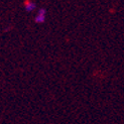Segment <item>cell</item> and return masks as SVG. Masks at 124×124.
Instances as JSON below:
<instances>
[{"label":"cell","mask_w":124,"mask_h":124,"mask_svg":"<svg viewBox=\"0 0 124 124\" xmlns=\"http://www.w3.org/2000/svg\"><path fill=\"white\" fill-rule=\"evenodd\" d=\"M45 14H46V10L45 9H39V13H38V16L35 17V22L38 23H41L45 21Z\"/></svg>","instance_id":"cell-1"},{"label":"cell","mask_w":124,"mask_h":124,"mask_svg":"<svg viewBox=\"0 0 124 124\" xmlns=\"http://www.w3.org/2000/svg\"><path fill=\"white\" fill-rule=\"evenodd\" d=\"M34 8H35V4L33 2H30V1L25 2V9L27 11H32Z\"/></svg>","instance_id":"cell-2"}]
</instances>
